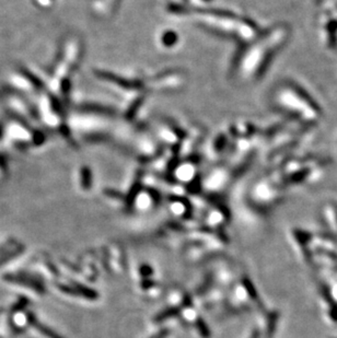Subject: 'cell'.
Here are the masks:
<instances>
[{
  "label": "cell",
  "mask_w": 337,
  "mask_h": 338,
  "mask_svg": "<svg viewBox=\"0 0 337 338\" xmlns=\"http://www.w3.org/2000/svg\"><path fill=\"white\" fill-rule=\"evenodd\" d=\"M180 313H181L180 308H177V306H172V308H168V309H165L162 312L159 313V314H157L155 316L154 320L157 323H160V322L168 320V318H172V317L180 315Z\"/></svg>",
  "instance_id": "1"
},
{
  "label": "cell",
  "mask_w": 337,
  "mask_h": 338,
  "mask_svg": "<svg viewBox=\"0 0 337 338\" xmlns=\"http://www.w3.org/2000/svg\"><path fill=\"white\" fill-rule=\"evenodd\" d=\"M242 283H243V286H244L245 290L247 292V295H249L251 297V299L253 300V301H255L259 306H262V305H260V301H259V298H258V295H257V291H256L255 288H254L253 284L251 283V280L249 278L245 277L243 279Z\"/></svg>",
  "instance_id": "2"
},
{
  "label": "cell",
  "mask_w": 337,
  "mask_h": 338,
  "mask_svg": "<svg viewBox=\"0 0 337 338\" xmlns=\"http://www.w3.org/2000/svg\"><path fill=\"white\" fill-rule=\"evenodd\" d=\"M196 327L197 329H198L199 331V334L203 338H209L212 335L211 333V330H209V327H208V325L206 324V322L203 320V318L198 317L196 320Z\"/></svg>",
  "instance_id": "3"
},
{
  "label": "cell",
  "mask_w": 337,
  "mask_h": 338,
  "mask_svg": "<svg viewBox=\"0 0 337 338\" xmlns=\"http://www.w3.org/2000/svg\"><path fill=\"white\" fill-rule=\"evenodd\" d=\"M277 316H278L277 313H272L271 316L268 317V327H267V335H268V338H272L273 334H274L275 331Z\"/></svg>",
  "instance_id": "4"
},
{
  "label": "cell",
  "mask_w": 337,
  "mask_h": 338,
  "mask_svg": "<svg viewBox=\"0 0 337 338\" xmlns=\"http://www.w3.org/2000/svg\"><path fill=\"white\" fill-rule=\"evenodd\" d=\"M152 273H154L152 272V268L147 264H145L141 267V275L145 278H149V276H151Z\"/></svg>",
  "instance_id": "5"
},
{
  "label": "cell",
  "mask_w": 337,
  "mask_h": 338,
  "mask_svg": "<svg viewBox=\"0 0 337 338\" xmlns=\"http://www.w3.org/2000/svg\"><path fill=\"white\" fill-rule=\"evenodd\" d=\"M154 286H155L154 280H151V279H149V278H145V279L142 281V287L144 288V289H149V288L154 287Z\"/></svg>",
  "instance_id": "6"
},
{
  "label": "cell",
  "mask_w": 337,
  "mask_h": 338,
  "mask_svg": "<svg viewBox=\"0 0 337 338\" xmlns=\"http://www.w3.org/2000/svg\"><path fill=\"white\" fill-rule=\"evenodd\" d=\"M169 333H170V330H168L167 328H163L160 331H158V333L152 336L151 338H165L169 335Z\"/></svg>",
  "instance_id": "7"
},
{
  "label": "cell",
  "mask_w": 337,
  "mask_h": 338,
  "mask_svg": "<svg viewBox=\"0 0 337 338\" xmlns=\"http://www.w3.org/2000/svg\"><path fill=\"white\" fill-rule=\"evenodd\" d=\"M190 304H192V302H190V298L188 296H185V298H184V301H183V305L190 306Z\"/></svg>",
  "instance_id": "8"
},
{
  "label": "cell",
  "mask_w": 337,
  "mask_h": 338,
  "mask_svg": "<svg viewBox=\"0 0 337 338\" xmlns=\"http://www.w3.org/2000/svg\"><path fill=\"white\" fill-rule=\"evenodd\" d=\"M251 338H259V331L257 329L254 330L252 336H251Z\"/></svg>",
  "instance_id": "9"
}]
</instances>
